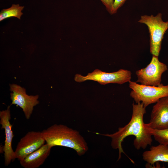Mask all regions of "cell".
<instances>
[{
  "instance_id": "obj_1",
  "label": "cell",
  "mask_w": 168,
  "mask_h": 168,
  "mask_svg": "<svg viewBox=\"0 0 168 168\" xmlns=\"http://www.w3.org/2000/svg\"><path fill=\"white\" fill-rule=\"evenodd\" d=\"M132 116L129 122L124 126L119 128L118 131L112 134H101L111 139V146L114 149H118V161L121 157V154L125 153L122 144L124 139L128 136L135 137L133 145L137 150L145 149L148 145H151L152 142V135L147 124L143 121V116L146 113V107L142 102L132 104Z\"/></svg>"
},
{
  "instance_id": "obj_2",
  "label": "cell",
  "mask_w": 168,
  "mask_h": 168,
  "mask_svg": "<svg viewBox=\"0 0 168 168\" xmlns=\"http://www.w3.org/2000/svg\"><path fill=\"white\" fill-rule=\"evenodd\" d=\"M46 143L52 147L61 146L74 150L79 156L88 149L87 143L79 132L62 124H54L41 131Z\"/></svg>"
},
{
  "instance_id": "obj_3",
  "label": "cell",
  "mask_w": 168,
  "mask_h": 168,
  "mask_svg": "<svg viewBox=\"0 0 168 168\" xmlns=\"http://www.w3.org/2000/svg\"><path fill=\"white\" fill-rule=\"evenodd\" d=\"M129 86L132 90L130 93L131 97L136 103L141 102L146 108L168 96V85H164L161 83L158 86H147L130 81Z\"/></svg>"
},
{
  "instance_id": "obj_4",
  "label": "cell",
  "mask_w": 168,
  "mask_h": 168,
  "mask_svg": "<svg viewBox=\"0 0 168 168\" xmlns=\"http://www.w3.org/2000/svg\"><path fill=\"white\" fill-rule=\"evenodd\" d=\"M138 22L147 26L150 38V53L152 55L158 57L164 35L168 29V21H164L162 14L159 13L155 16H142Z\"/></svg>"
},
{
  "instance_id": "obj_5",
  "label": "cell",
  "mask_w": 168,
  "mask_h": 168,
  "mask_svg": "<svg viewBox=\"0 0 168 168\" xmlns=\"http://www.w3.org/2000/svg\"><path fill=\"white\" fill-rule=\"evenodd\" d=\"M131 75L130 71L124 69H121L114 72H107L96 69L86 76L76 74L74 79L78 82L92 80L102 85L110 83L122 84L131 81Z\"/></svg>"
},
{
  "instance_id": "obj_6",
  "label": "cell",
  "mask_w": 168,
  "mask_h": 168,
  "mask_svg": "<svg viewBox=\"0 0 168 168\" xmlns=\"http://www.w3.org/2000/svg\"><path fill=\"white\" fill-rule=\"evenodd\" d=\"M167 69V66L160 62L158 57L152 55L150 63L145 68L136 71V82L143 85L158 86L161 84L162 74Z\"/></svg>"
},
{
  "instance_id": "obj_7",
  "label": "cell",
  "mask_w": 168,
  "mask_h": 168,
  "mask_svg": "<svg viewBox=\"0 0 168 168\" xmlns=\"http://www.w3.org/2000/svg\"><path fill=\"white\" fill-rule=\"evenodd\" d=\"M11 105H14L22 109L26 118L29 119L33 113L34 108L39 103V96L29 95L26 89L15 84H9Z\"/></svg>"
},
{
  "instance_id": "obj_8",
  "label": "cell",
  "mask_w": 168,
  "mask_h": 168,
  "mask_svg": "<svg viewBox=\"0 0 168 168\" xmlns=\"http://www.w3.org/2000/svg\"><path fill=\"white\" fill-rule=\"evenodd\" d=\"M45 141L41 132L30 131L20 140L14 151L15 157L19 161L39 149Z\"/></svg>"
},
{
  "instance_id": "obj_9",
  "label": "cell",
  "mask_w": 168,
  "mask_h": 168,
  "mask_svg": "<svg viewBox=\"0 0 168 168\" xmlns=\"http://www.w3.org/2000/svg\"><path fill=\"white\" fill-rule=\"evenodd\" d=\"M11 115L10 106L7 109L0 112V124L1 128L4 129L5 140L3 147L4 165L8 166L16 158L13 150L12 143L14 135L12 130V125L10 123Z\"/></svg>"
},
{
  "instance_id": "obj_10",
  "label": "cell",
  "mask_w": 168,
  "mask_h": 168,
  "mask_svg": "<svg viewBox=\"0 0 168 168\" xmlns=\"http://www.w3.org/2000/svg\"><path fill=\"white\" fill-rule=\"evenodd\" d=\"M147 124L153 129L168 128V96L160 99L153 106L150 122Z\"/></svg>"
},
{
  "instance_id": "obj_11",
  "label": "cell",
  "mask_w": 168,
  "mask_h": 168,
  "mask_svg": "<svg viewBox=\"0 0 168 168\" xmlns=\"http://www.w3.org/2000/svg\"><path fill=\"white\" fill-rule=\"evenodd\" d=\"M52 147L47 143L20 161L24 168H37L42 165L49 156Z\"/></svg>"
},
{
  "instance_id": "obj_12",
  "label": "cell",
  "mask_w": 168,
  "mask_h": 168,
  "mask_svg": "<svg viewBox=\"0 0 168 168\" xmlns=\"http://www.w3.org/2000/svg\"><path fill=\"white\" fill-rule=\"evenodd\" d=\"M142 156L145 161L151 165L159 161L168 162V145L160 144L152 146L150 150L143 152Z\"/></svg>"
},
{
  "instance_id": "obj_13",
  "label": "cell",
  "mask_w": 168,
  "mask_h": 168,
  "mask_svg": "<svg viewBox=\"0 0 168 168\" xmlns=\"http://www.w3.org/2000/svg\"><path fill=\"white\" fill-rule=\"evenodd\" d=\"M24 8V6H20L18 4H13L10 8L3 9L0 13V21L12 17H15L20 19L23 14L21 11Z\"/></svg>"
},
{
  "instance_id": "obj_14",
  "label": "cell",
  "mask_w": 168,
  "mask_h": 168,
  "mask_svg": "<svg viewBox=\"0 0 168 168\" xmlns=\"http://www.w3.org/2000/svg\"><path fill=\"white\" fill-rule=\"evenodd\" d=\"M149 129L156 141L160 144L168 145V128L157 129L149 127Z\"/></svg>"
},
{
  "instance_id": "obj_15",
  "label": "cell",
  "mask_w": 168,
  "mask_h": 168,
  "mask_svg": "<svg viewBox=\"0 0 168 168\" xmlns=\"http://www.w3.org/2000/svg\"><path fill=\"white\" fill-rule=\"evenodd\" d=\"M126 0H114L113 8L111 11V14L116 12L118 9L124 4Z\"/></svg>"
},
{
  "instance_id": "obj_16",
  "label": "cell",
  "mask_w": 168,
  "mask_h": 168,
  "mask_svg": "<svg viewBox=\"0 0 168 168\" xmlns=\"http://www.w3.org/2000/svg\"><path fill=\"white\" fill-rule=\"evenodd\" d=\"M105 6L107 11L111 14L113 8L114 0H100Z\"/></svg>"
}]
</instances>
